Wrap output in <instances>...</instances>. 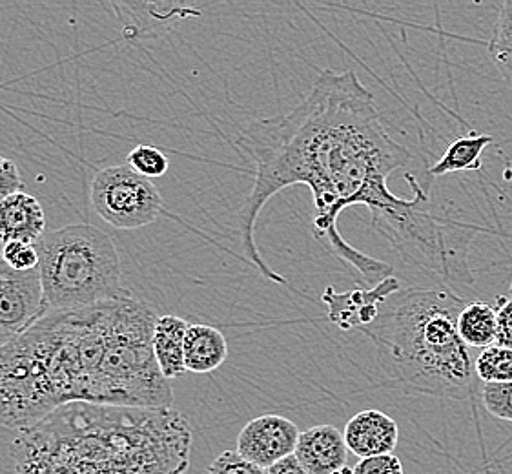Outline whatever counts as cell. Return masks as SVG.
I'll return each mask as SVG.
<instances>
[{
  "instance_id": "obj_1",
  "label": "cell",
  "mask_w": 512,
  "mask_h": 474,
  "mask_svg": "<svg viewBox=\"0 0 512 474\" xmlns=\"http://www.w3.org/2000/svg\"><path fill=\"white\" fill-rule=\"evenodd\" d=\"M256 166L250 194L237 214L241 247L257 272L277 285L287 279L268 267L256 243V223L272 197L288 186L307 185L316 203V236L325 239L363 283L378 285L394 268L363 254L339 234L345 208L365 205L372 225L385 234L414 199L394 196L389 177L412 159L390 137L374 95L352 70H323L307 97L288 114L259 119L237 137Z\"/></svg>"
},
{
  "instance_id": "obj_2",
  "label": "cell",
  "mask_w": 512,
  "mask_h": 474,
  "mask_svg": "<svg viewBox=\"0 0 512 474\" xmlns=\"http://www.w3.org/2000/svg\"><path fill=\"white\" fill-rule=\"evenodd\" d=\"M154 310L128 292L88 309L50 312L31 327L62 405L170 409L174 391L155 360Z\"/></svg>"
},
{
  "instance_id": "obj_3",
  "label": "cell",
  "mask_w": 512,
  "mask_h": 474,
  "mask_svg": "<svg viewBox=\"0 0 512 474\" xmlns=\"http://www.w3.org/2000/svg\"><path fill=\"white\" fill-rule=\"evenodd\" d=\"M192 431L175 409L62 405L13 442L17 474H185Z\"/></svg>"
},
{
  "instance_id": "obj_4",
  "label": "cell",
  "mask_w": 512,
  "mask_h": 474,
  "mask_svg": "<svg viewBox=\"0 0 512 474\" xmlns=\"http://www.w3.org/2000/svg\"><path fill=\"white\" fill-rule=\"evenodd\" d=\"M465 305L449 287L400 290L361 332L376 347L379 369L405 391L467 400L480 380L458 332Z\"/></svg>"
},
{
  "instance_id": "obj_5",
  "label": "cell",
  "mask_w": 512,
  "mask_h": 474,
  "mask_svg": "<svg viewBox=\"0 0 512 474\" xmlns=\"http://www.w3.org/2000/svg\"><path fill=\"white\" fill-rule=\"evenodd\" d=\"M39 272L50 312L88 309L123 296L121 259L112 237L88 223L53 230L39 241Z\"/></svg>"
},
{
  "instance_id": "obj_6",
  "label": "cell",
  "mask_w": 512,
  "mask_h": 474,
  "mask_svg": "<svg viewBox=\"0 0 512 474\" xmlns=\"http://www.w3.org/2000/svg\"><path fill=\"white\" fill-rule=\"evenodd\" d=\"M61 407L52 376L35 334L28 332L0 345V423L30 429Z\"/></svg>"
},
{
  "instance_id": "obj_7",
  "label": "cell",
  "mask_w": 512,
  "mask_h": 474,
  "mask_svg": "<svg viewBox=\"0 0 512 474\" xmlns=\"http://www.w3.org/2000/svg\"><path fill=\"white\" fill-rule=\"evenodd\" d=\"M90 197L93 210L119 230L152 225L164 208L157 186L128 165L99 170L93 177Z\"/></svg>"
},
{
  "instance_id": "obj_8",
  "label": "cell",
  "mask_w": 512,
  "mask_h": 474,
  "mask_svg": "<svg viewBox=\"0 0 512 474\" xmlns=\"http://www.w3.org/2000/svg\"><path fill=\"white\" fill-rule=\"evenodd\" d=\"M41 272H19L0 256V340L19 338L48 316Z\"/></svg>"
},
{
  "instance_id": "obj_9",
  "label": "cell",
  "mask_w": 512,
  "mask_h": 474,
  "mask_svg": "<svg viewBox=\"0 0 512 474\" xmlns=\"http://www.w3.org/2000/svg\"><path fill=\"white\" fill-rule=\"evenodd\" d=\"M299 436L301 433L292 420L279 414H263L241 429L237 436V453L261 469H270L296 453Z\"/></svg>"
},
{
  "instance_id": "obj_10",
  "label": "cell",
  "mask_w": 512,
  "mask_h": 474,
  "mask_svg": "<svg viewBox=\"0 0 512 474\" xmlns=\"http://www.w3.org/2000/svg\"><path fill=\"white\" fill-rule=\"evenodd\" d=\"M400 292V281L390 278L379 281L372 289H354L336 292L327 287L323 292V303L327 305L328 320L341 330H363L378 320L385 303Z\"/></svg>"
},
{
  "instance_id": "obj_11",
  "label": "cell",
  "mask_w": 512,
  "mask_h": 474,
  "mask_svg": "<svg viewBox=\"0 0 512 474\" xmlns=\"http://www.w3.org/2000/svg\"><path fill=\"white\" fill-rule=\"evenodd\" d=\"M350 453L363 458L394 454L400 442V427L379 409H365L350 418L343 431Z\"/></svg>"
},
{
  "instance_id": "obj_12",
  "label": "cell",
  "mask_w": 512,
  "mask_h": 474,
  "mask_svg": "<svg viewBox=\"0 0 512 474\" xmlns=\"http://www.w3.org/2000/svg\"><path fill=\"white\" fill-rule=\"evenodd\" d=\"M349 453L338 427L325 423L301 433L294 456L308 474H334L347 467Z\"/></svg>"
},
{
  "instance_id": "obj_13",
  "label": "cell",
  "mask_w": 512,
  "mask_h": 474,
  "mask_svg": "<svg viewBox=\"0 0 512 474\" xmlns=\"http://www.w3.org/2000/svg\"><path fill=\"white\" fill-rule=\"evenodd\" d=\"M46 236V217L42 205L26 192H15L0 203V243L24 241L39 245Z\"/></svg>"
},
{
  "instance_id": "obj_14",
  "label": "cell",
  "mask_w": 512,
  "mask_h": 474,
  "mask_svg": "<svg viewBox=\"0 0 512 474\" xmlns=\"http://www.w3.org/2000/svg\"><path fill=\"white\" fill-rule=\"evenodd\" d=\"M226 358L228 343L221 330L203 323L188 325L185 338L186 371L208 374L217 371Z\"/></svg>"
},
{
  "instance_id": "obj_15",
  "label": "cell",
  "mask_w": 512,
  "mask_h": 474,
  "mask_svg": "<svg viewBox=\"0 0 512 474\" xmlns=\"http://www.w3.org/2000/svg\"><path fill=\"white\" fill-rule=\"evenodd\" d=\"M188 323L177 316H161L155 321L154 345L155 360L166 380L183 376L185 367V338Z\"/></svg>"
},
{
  "instance_id": "obj_16",
  "label": "cell",
  "mask_w": 512,
  "mask_h": 474,
  "mask_svg": "<svg viewBox=\"0 0 512 474\" xmlns=\"http://www.w3.org/2000/svg\"><path fill=\"white\" fill-rule=\"evenodd\" d=\"M494 143L487 134H471L458 137L447 146L440 161L429 168V176L443 177L458 172H478L482 168V154Z\"/></svg>"
},
{
  "instance_id": "obj_17",
  "label": "cell",
  "mask_w": 512,
  "mask_h": 474,
  "mask_svg": "<svg viewBox=\"0 0 512 474\" xmlns=\"http://www.w3.org/2000/svg\"><path fill=\"white\" fill-rule=\"evenodd\" d=\"M458 332L469 349H487L496 345V309L478 299L467 303L458 316Z\"/></svg>"
},
{
  "instance_id": "obj_18",
  "label": "cell",
  "mask_w": 512,
  "mask_h": 474,
  "mask_svg": "<svg viewBox=\"0 0 512 474\" xmlns=\"http://www.w3.org/2000/svg\"><path fill=\"white\" fill-rule=\"evenodd\" d=\"M489 53L503 81L512 88V0L503 2L496 30L489 42Z\"/></svg>"
},
{
  "instance_id": "obj_19",
  "label": "cell",
  "mask_w": 512,
  "mask_h": 474,
  "mask_svg": "<svg viewBox=\"0 0 512 474\" xmlns=\"http://www.w3.org/2000/svg\"><path fill=\"white\" fill-rule=\"evenodd\" d=\"M478 380L483 383L512 382V349L492 345L480 352L474 361Z\"/></svg>"
},
{
  "instance_id": "obj_20",
  "label": "cell",
  "mask_w": 512,
  "mask_h": 474,
  "mask_svg": "<svg viewBox=\"0 0 512 474\" xmlns=\"http://www.w3.org/2000/svg\"><path fill=\"white\" fill-rule=\"evenodd\" d=\"M126 165L132 166L137 174L150 179L161 177L168 172V157L152 145H137L126 157Z\"/></svg>"
},
{
  "instance_id": "obj_21",
  "label": "cell",
  "mask_w": 512,
  "mask_h": 474,
  "mask_svg": "<svg viewBox=\"0 0 512 474\" xmlns=\"http://www.w3.org/2000/svg\"><path fill=\"white\" fill-rule=\"evenodd\" d=\"M482 403L494 418L512 422V382L483 383Z\"/></svg>"
},
{
  "instance_id": "obj_22",
  "label": "cell",
  "mask_w": 512,
  "mask_h": 474,
  "mask_svg": "<svg viewBox=\"0 0 512 474\" xmlns=\"http://www.w3.org/2000/svg\"><path fill=\"white\" fill-rule=\"evenodd\" d=\"M2 259L11 268H15L19 272H28V270H33V268H39V263H41V256H39L37 245L24 243V241L6 243L4 248H2Z\"/></svg>"
},
{
  "instance_id": "obj_23",
  "label": "cell",
  "mask_w": 512,
  "mask_h": 474,
  "mask_svg": "<svg viewBox=\"0 0 512 474\" xmlns=\"http://www.w3.org/2000/svg\"><path fill=\"white\" fill-rule=\"evenodd\" d=\"M208 474H267V469L248 462L237 451H225L210 464Z\"/></svg>"
},
{
  "instance_id": "obj_24",
  "label": "cell",
  "mask_w": 512,
  "mask_h": 474,
  "mask_svg": "<svg viewBox=\"0 0 512 474\" xmlns=\"http://www.w3.org/2000/svg\"><path fill=\"white\" fill-rule=\"evenodd\" d=\"M352 474H405L403 464L396 454H383L374 458L359 460L356 467H352Z\"/></svg>"
},
{
  "instance_id": "obj_25",
  "label": "cell",
  "mask_w": 512,
  "mask_h": 474,
  "mask_svg": "<svg viewBox=\"0 0 512 474\" xmlns=\"http://www.w3.org/2000/svg\"><path fill=\"white\" fill-rule=\"evenodd\" d=\"M496 305V345L512 349V296H498Z\"/></svg>"
},
{
  "instance_id": "obj_26",
  "label": "cell",
  "mask_w": 512,
  "mask_h": 474,
  "mask_svg": "<svg viewBox=\"0 0 512 474\" xmlns=\"http://www.w3.org/2000/svg\"><path fill=\"white\" fill-rule=\"evenodd\" d=\"M21 174L15 161L0 155V203L15 192H21Z\"/></svg>"
},
{
  "instance_id": "obj_27",
  "label": "cell",
  "mask_w": 512,
  "mask_h": 474,
  "mask_svg": "<svg viewBox=\"0 0 512 474\" xmlns=\"http://www.w3.org/2000/svg\"><path fill=\"white\" fill-rule=\"evenodd\" d=\"M267 474H308L305 471V467L297 462L296 456H288L285 460L277 462L276 465H272L270 469H267Z\"/></svg>"
},
{
  "instance_id": "obj_28",
  "label": "cell",
  "mask_w": 512,
  "mask_h": 474,
  "mask_svg": "<svg viewBox=\"0 0 512 474\" xmlns=\"http://www.w3.org/2000/svg\"><path fill=\"white\" fill-rule=\"evenodd\" d=\"M334 474H352V469H350V467H343V469H339V471H336Z\"/></svg>"
},
{
  "instance_id": "obj_29",
  "label": "cell",
  "mask_w": 512,
  "mask_h": 474,
  "mask_svg": "<svg viewBox=\"0 0 512 474\" xmlns=\"http://www.w3.org/2000/svg\"><path fill=\"white\" fill-rule=\"evenodd\" d=\"M509 296H512V283H511V287H509Z\"/></svg>"
}]
</instances>
